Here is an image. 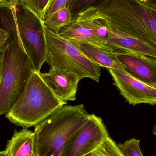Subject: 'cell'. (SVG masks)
<instances>
[{
    "instance_id": "cell-3",
    "label": "cell",
    "mask_w": 156,
    "mask_h": 156,
    "mask_svg": "<svg viewBox=\"0 0 156 156\" xmlns=\"http://www.w3.org/2000/svg\"><path fill=\"white\" fill-rule=\"evenodd\" d=\"M66 103L60 101L34 70L23 90L5 117L12 123L23 128L36 126Z\"/></svg>"
},
{
    "instance_id": "cell-24",
    "label": "cell",
    "mask_w": 156,
    "mask_h": 156,
    "mask_svg": "<svg viewBox=\"0 0 156 156\" xmlns=\"http://www.w3.org/2000/svg\"><path fill=\"white\" fill-rule=\"evenodd\" d=\"M85 156H99V155L94 151V152H92V153H90V154H88L86 155Z\"/></svg>"
},
{
    "instance_id": "cell-21",
    "label": "cell",
    "mask_w": 156,
    "mask_h": 156,
    "mask_svg": "<svg viewBox=\"0 0 156 156\" xmlns=\"http://www.w3.org/2000/svg\"><path fill=\"white\" fill-rule=\"evenodd\" d=\"M9 38V34L0 27V53L3 49Z\"/></svg>"
},
{
    "instance_id": "cell-20",
    "label": "cell",
    "mask_w": 156,
    "mask_h": 156,
    "mask_svg": "<svg viewBox=\"0 0 156 156\" xmlns=\"http://www.w3.org/2000/svg\"><path fill=\"white\" fill-rule=\"evenodd\" d=\"M68 0H51L45 13L44 19H47L57 11L66 7Z\"/></svg>"
},
{
    "instance_id": "cell-23",
    "label": "cell",
    "mask_w": 156,
    "mask_h": 156,
    "mask_svg": "<svg viewBox=\"0 0 156 156\" xmlns=\"http://www.w3.org/2000/svg\"><path fill=\"white\" fill-rule=\"evenodd\" d=\"M2 57L0 55V81H1V76H2Z\"/></svg>"
},
{
    "instance_id": "cell-1",
    "label": "cell",
    "mask_w": 156,
    "mask_h": 156,
    "mask_svg": "<svg viewBox=\"0 0 156 156\" xmlns=\"http://www.w3.org/2000/svg\"><path fill=\"white\" fill-rule=\"evenodd\" d=\"M105 24L156 47V9L137 0H104L90 8Z\"/></svg>"
},
{
    "instance_id": "cell-25",
    "label": "cell",
    "mask_w": 156,
    "mask_h": 156,
    "mask_svg": "<svg viewBox=\"0 0 156 156\" xmlns=\"http://www.w3.org/2000/svg\"><path fill=\"white\" fill-rule=\"evenodd\" d=\"M153 133L156 136V124L153 127Z\"/></svg>"
},
{
    "instance_id": "cell-16",
    "label": "cell",
    "mask_w": 156,
    "mask_h": 156,
    "mask_svg": "<svg viewBox=\"0 0 156 156\" xmlns=\"http://www.w3.org/2000/svg\"><path fill=\"white\" fill-rule=\"evenodd\" d=\"M104 0H68L66 7L69 8L74 19L79 14L91 7H96Z\"/></svg>"
},
{
    "instance_id": "cell-27",
    "label": "cell",
    "mask_w": 156,
    "mask_h": 156,
    "mask_svg": "<svg viewBox=\"0 0 156 156\" xmlns=\"http://www.w3.org/2000/svg\"><path fill=\"white\" fill-rule=\"evenodd\" d=\"M10 1V0H0V2H7V1Z\"/></svg>"
},
{
    "instance_id": "cell-15",
    "label": "cell",
    "mask_w": 156,
    "mask_h": 156,
    "mask_svg": "<svg viewBox=\"0 0 156 156\" xmlns=\"http://www.w3.org/2000/svg\"><path fill=\"white\" fill-rule=\"evenodd\" d=\"M72 14L67 7L60 9L43 21V24L47 28L58 34L61 29L71 23Z\"/></svg>"
},
{
    "instance_id": "cell-26",
    "label": "cell",
    "mask_w": 156,
    "mask_h": 156,
    "mask_svg": "<svg viewBox=\"0 0 156 156\" xmlns=\"http://www.w3.org/2000/svg\"><path fill=\"white\" fill-rule=\"evenodd\" d=\"M0 156H6L5 151H0Z\"/></svg>"
},
{
    "instance_id": "cell-9",
    "label": "cell",
    "mask_w": 156,
    "mask_h": 156,
    "mask_svg": "<svg viewBox=\"0 0 156 156\" xmlns=\"http://www.w3.org/2000/svg\"><path fill=\"white\" fill-rule=\"evenodd\" d=\"M113 80V84L129 104L156 105V87L146 84L131 74L107 69Z\"/></svg>"
},
{
    "instance_id": "cell-6",
    "label": "cell",
    "mask_w": 156,
    "mask_h": 156,
    "mask_svg": "<svg viewBox=\"0 0 156 156\" xmlns=\"http://www.w3.org/2000/svg\"><path fill=\"white\" fill-rule=\"evenodd\" d=\"M19 45L34 68L40 72L46 61L47 46L42 22L21 1L15 6Z\"/></svg>"
},
{
    "instance_id": "cell-22",
    "label": "cell",
    "mask_w": 156,
    "mask_h": 156,
    "mask_svg": "<svg viewBox=\"0 0 156 156\" xmlns=\"http://www.w3.org/2000/svg\"><path fill=\"white\" fill-rule=\"evenodd\" d=\"M149 7L156 9V0H137Z\"/></svg>"
},
{
    "instance_id": "cell-17",
    "label": "cell",
    "mask_w": 156,
    "mask_h": 156,
    "mask_svg": "<svg viewBox=\"0 0 156 156\" xmlns=\"http://www.w3.org/2000/svg\"><path fill=\"white\" fill-rule=\"evenodd\" d=\"M43 23L51 0H19Z\"/></svg>"
},
{
    "instance_id": "cell-7",
    "label": "cell",
    "mask_w": 156,
    "mask_h": 156,
    "mask_svg": "<svg viewBox=\"0 0 156 156\" xmlns=\"http://www.w3.org/2000/svg\"><path fill=\"white\" fill-rule=\"evenodd\" d=\"M109 136L102 119L90 114L86 122L67 144L61 156H85L97 150Z\"/></svg>"
},
{
    "instance_id": "cell-14",
    "label": "cell",
    "mask_w": 156,
    "mask_h": 156,
    "mask_svg": "<svg viewBox=\"0 0 156 156\" xmlns=\"http://www.w3.org/2000/svg\"><path fill=\"white\" fill-rule=\"evenodd\" d=\"M5 153L6 156H36L34 132L26 128L16 130L7 142Z\"/></svg>"
},
{
    "instance_id": "cell-8",
    "label": "cell",
    "mask_w": 156,
    "mask_h": 156,
    "mask_svg": "<svg viewBox=\"0 0 156 156\" xmlns=\"http://www.w3.org/2000/svg\"><path fill=\"white\" fill-rule=\"evenodd\" d=\"M58 34L68 40L108 44L106 27L101 20L93 16L89 8L79 14L71 23L61 29Z\"/></svg>"
},
{
    "instance_id": "cell-12",
    "label": "cell",
    "mask_w": 156,
    "mask_h": 156,
    "mask_svg": "<svg viewBox=\"0 0 156 156\" xmlns=\"http://www.w3.org/2000/svg\"><path fill=\"white\" fill-rule=\"evenodd\" d=\"M69 40L87 58L101 67L128 73L117 59L116 50L109 45Z\"/></svg>"
},
{
    "instance_id": "cell-5",
    "label": "cell",
    "mask_w": 156,
    "mask_h": 156,
    "mask_svg": "<svg viewBox=\"0 0 156 156\" xmlns=\"http://www.w3.org/2000/svg\"><path fill=\"white\" fill-rule=\"evenodd\" d=\"M43 27L47 46L46 62L51 69L70 71L76 74L81 80L89 78L99 82L100 66L87 58L69 40L44 25Z\"/></svg>"
},
{
    "instance_id": "cell-2",
    "label": "cell",
    "mask_w": 156,
    "mask_h": 156,
    "mask_svg": "<svg viewBox=\"0 0 156 156\" xmlns=\"http://www.w3.org/2000/svg\"><path fill=\"white\" fill-rule=\"evenodd\" d=\"M89 115L82 104L65 105L35 126L36 156H61L67 144Z\"/></svg>"
},
{
    "instance_id": "cell-11",
    "label": "cell",
    "mask_w": 156,
    "mask_h": 156,
    "mask_svg": "<svg viewBox=\"0 0 156 156\" xmlns=\"http://www.w3.org/2000/svg\"><path fill=\"white\" fill-rule=\"evenodd\" d=\"M41 77L56 96L67 103L75 101L78 84L81 80L76 73L66 70L50 69L48 72L40 73Z\"/></svg>"
},
{
    "instance_id": "cell-18",
    "label": "cell",
    "mask_w": 156,
    "mask_h": 156,
    "mask_svg": "<svg viewBox=\"0 0 156 156\" xmlns=\"http://www.w3.org/2000/svg\"><path fill=\"white\" fill-rule=\"evenodd\" d=\"M140 143L139 139L132 138L117 145L124 156H144L140 149Z\"/></svg>"
},
{
    "instance_id": "cell-4",
    "label": "cell",
    "mask_w": 156,
    "mask_h": 156,
    "mask_svg": "<svg viewBox=\"0 0 156 156\" xmlns=\"http://www.w3.org/2000/svg\"><path fill=\"white\" fill-rule=\"evenodd\" d=\"M2 69L0 81V116L6 114L24 89L34 68L19 45L17 35H9L0 53Z\"/></svg>"
},
{
    "instance_id": "cell-19",
    "label": "cell",
    "mask_w": 156,
    "mask_h": 156,
    "mask_svg": "<svg viewBox=\"0 0 156 156\" xmlns=\"http://www.w3.org/2000/svg\"><path fill=\"white\" fill-rule=\"evenodd\" d=\"M95 152L99 156H124L117 144L109 136Z\"/></svg>"
},
{
    "instance_id": "cell-10",
    "label": "cell",
    "mask_w": 156,
    "mask_h": 156,
    "mask_svg": "<svg viewBox=\"0 0 156 156\" xmlns=\"http://www.w3.org/2000/svg\"><path fill=\"white\" fill-rule=\"evenodd\" d=\"M116 51L117 59L128 73L146 84L156 87L155 58L122 50Z\"/></svg>"
},
{
    "instance_id": "cell-13",
    "label": "cell",
    "mask_w": 156,
    "mask_h": 156,
    "mask_svg": "<svg viewBox=\"0 0 156 156\" xmlns=\"http://www.w3.org/2000/svg\"><path fill=\"white\" fill-rule=\"evenodd\" d=\"M104 24L108 34V45L115 50L138 53L156 58V47L154 46Z\"/></svg>"
}]
</instances>
